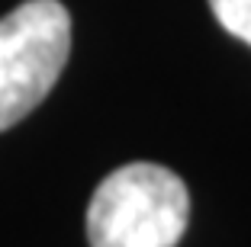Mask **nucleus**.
Wrapping results in <instances>:
<instances>
[{"label": "nucleus", "instance_id": "f257e3e1", "mask_svg": "<svg viewBox=\"0 0 251 247\" xmlns=\"http://www.w3.org/2000/svg\"><path fill=\"white\" fill-rule=\"evenodd\" d=\"M190 196L174 170L135 160L113 170L87 205L90 247H177Z\"/></svg>", "mask_w": 251, "mask_h": 247}, {"label": "nucleus", "instance_id": "7ed1b4c3", "mask_svg": "<svg viewBox=\"0 0 251 247\" xmlns=\"http://www.w3.org/2000/svg\"><path fill=\"white\" fill-rule=\"evenodd\" d=\"M209 10L229 36L251 45V0H209Z\"/></svg>", "mask_w": 251, "mask_h": 247}, {"label": "nucleus", "instance_id": "f03ea898", "mask_svg": "<svg viewBox=\"0 0 251 247\" xmlns=\"http://www.w3.org/2000/svg\"><path fill=\"white\" fill-rule=\"evenodd\" d=\"M71 51V16L58 0H26L0 20V132L52 93Z\"/></svg>", "mask_w": 251, "mask_h": 247}]
</instances>
